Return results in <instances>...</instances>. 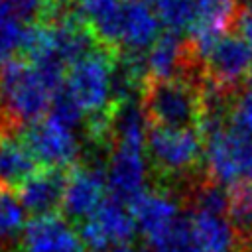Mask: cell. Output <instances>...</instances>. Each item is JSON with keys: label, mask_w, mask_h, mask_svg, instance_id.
Instances as JSON below:
<instances>
[{"label": "cell", "mask_w": 252, "mask_h": 252, "mask_svg": "<svg viewBox=\"0 0 252 252\" xmlns=\"http://www.w3.org/2000/svg\"><path fill=\"white\" fill-rule=\"evenodd\" d=\"M191 203H193V211L228 215V191L222 189V185L215 183L213 179L199 181L193 185Z\"/></svg>", "instance_id": "cell-22"}, {"label": "cell", "mask_w": 252, "mask_h": 252, "mask_svg": "<svg viewBox=\"0 0 252 252\" xmlns=\"http://www.w3.org/2000/svg\"><path fill=\"white\" fill-rule=\"evenodd\" d=\"M136 232L132 211L118 199H106L87 220H83L81 236L94 250H108L126 244Z\"/></svg>", "instance_id": "cell-10"}, {"label": "cell", "mask_w": 252, "mask_h": 252, "mask_svg": "<svg viewBox=\"0 0 252 252\" xmlns=\"http://www.w3.org/2000/svg\"><path fill=\"white\" fill-rule=\"evenodd\" d=\"M24 252H71L79 246L73 226L57 217H33L22 232Z\"/></svg>", "instance_id": "cell-13"}, {"label": "cell", "mask_w": 252, "mask_h": 252, "mask_svg": "<svg viewBox=\"0 0 252 252\" xmlns=\"http://www.w3.org/2000/svg\"><path fill=\"white\" fill-rule=\"evenodd\" d=\"M152 248H154V252H201L195 246L185 220L179 224V228L173 234H169L167 238H163L159 244H156Z\"/></svg>", "instance_id": "cell-24"}, {"label": "cell", "mask_w": 252, "mask_h": 252, "mask_svg": "<svg viewBox=\"0 0 252 252\" xmlns=\"http://www.w3.org/2000/svg\"><path fill=\"white\" fill-rule=\"evenodd\" d=\"M203 136L197 128L171 130L150 126L146 138V154L154 169L169 177L191 175L203 156Z\"/></svg>", "instance_id": "cell-4"}, {"label": "cell", "mask_w": 252, "mask_h": 252, "mask_svg": "<svg viewBox=\"0 0 252 252\" xmlns=\"http://www.w3.org/2000/svg\"><path fill=\"white\" fill-rule=\"evenodd\" d=\"M71 252H85V250H83V248H81V246H77V248H73V250H71Z\"/></svg>", "instance_id": "cell-28"}, {"label": "cell", "mask_w": 252, "mask_h": 252, "mask_svg": "<svg viewBox=\"0 0 252 252\" xmlns=\"http://www.w3.org/2000/svg\"><path fill=\"white\" fill-rule=\"evenodd\" d=\"M205 75L215 85L240 93L252 77V45L230 32L217 39L203 55Z\"/></svg>", "instance_id": "cell-6"}, {"label": "cell", "mask_w": 252, "mask_h": 252, "mask_svg": "<svg viewBox=\"0 0 252 252\" xmlns=\"http://www.w3.org/2000/svg\"><path fill=\"white\" fill-rule=\"evenodd\" d=\"M28 28L30 26L22 24L4 4V0H0V65L14 59L16 51L24 47Z\"/></svg>", "instance_id": "cell-20"}, {"label": "cell", "mask_w": 252, "mask_h": 252, "mask_svg": "<svg viewBox=\"0 0 252 252\" xmlns=\"http://www.w3.org/2000/svg\"><path fill=\"white\" fill-rule=\"evenodd\" d=\"M67 175L63 169H39L18 189V199L35 217L53 215L63 203Z\"/></svg>", "instance_id": "cell-14"}, {"label": "cell", "mask_w": 252, "mask_h": 252, "mask_svg": "<svg viewBox=\"0 0 252 252\" xmlns=\"http://www.w3.org/2000/svg\"><path fill=\"white\" fill-rule=\"evenodd\" d=\"M106 252H142L138 246H134V244H130V242H126V244H118V246H112V248H108Z\"/></svg>", "instance_id": "cell-27"}, {"label": "cell", "mask_w": 252, "mask_h": 252, "mask_svg": "<svg viewBox=\"0 0 252 252\" xmlns=\"http://www.w3.org/2000/svg\"><path fill=\"white\" fill-rule=\"evenodd\" d=\"M236 30H238V35H242L252 45V0L244 2L238 24H236Z\"/></svg>", "instance_id": "cell-25"}, {"label": "cell", "mask_w": 252, "mask_h": 252, "mask_svg": "<svg viewBox=\"0 0 252 252\" xmlns=\"http://www.w3.org/2000/svg\"><path fill=\"white\" fill-rule=\"evenodd\" d=\"M140 106L154 128L187 130L199 126V89L183 79L148 77L140 91Z\"/></svg>", "instance_id": "cell-1"}, {"label": "cell", "mask_w": 252, "mask_h": 252, "mask_svg": "<svg viewBox=\"0 0 252 252\" xmlns=\"http://www.w3.org/2000/svg\"><path fill=\"white\" fill-rule=\"evenodd\" d=\"M242 2H248V0H242Z\"/></svg>", "instance_id": "cell-29"}, {"label": "cell", "mask_w": 252, "mask_h": 252, "mask_svg": "<svg viewBox=\"0 0 252 252\" xmlns=\"http://www.w3.org/2000/svg\"><path fill=\"white\" fill-rule=\"evenodd\" d=\"M159 26L150 0H124L118 51H146L159 37Z\"/></svg>", "instance_id": "cell-15"}, {"label": "cell", "mask_w": 252, "mask_h": 252, "mask_svg": "<svg viewBox=\"0 0 252 252\" xmlns=\"http://www.w3.org/2000/svg\"><path fill=\"white\" fill-rule=\"evenodd\" d=\"M106 177L104 169L96 163L75 165L67 173L65 193H63V211L77 220H87L104 201Z\"/></svg>", "instance_id": "cell-11"}, {"label": "cell", "mask_w": 252, "mask_h": 252, "mask_svg": "<svg viewBox=\"0 0 252 252\" xmlns=\"http://www.w3.org/2000/svg\"><path fill=\"white\" fill-rule=\"evenodd\" d=\"M189 234L201 252H236V226L228 215L193 211L187 220Z\"/></svg>", "instance_id": "cell-16"}, {"label": "cell", "mask_w": 252, "mask_h": 252, "mask_svg": "<svg viewBox=\"0 0 252 252\" xmlns=\"http://www.w3.org/2000/svg\"><path fill=\"white\" fill-rule=\"evenodd\" d=\"M114 53L96 47L67 69L65 89L87 116H96L112 106Z\"/></svg>", "instance_id": "cell-3"}, {"label": "cell", "mask_w": 252, "mask_h": 252, "mask_svg": "<svg viewBox=\"0 0 252 252\" xmlns=\"http://www.w3.org/2000/svg\"><path fill=\"white\" fill-rule=\"evenodd\" d=\"M22 142L33 156L35 163H41L45 169H65L77 161L81 152L77 134L49 116L30 124L22 132Z\"/></svg>", "instance_id": "cell-7"}, {"label": "cell", "mask_w": 252, "mask_h": 252, "mask_svg": "<svg viewBox=\"0 0 252 252\" xmlns=\"http://www.w3.org/2000/svg\"><path fill=\"white\" fill-rule=\"evenodd\" d=\"M159 24L169 33L181 35L195 22V0H150Z\"/></svg>", "instance_id": "cell-19"}, {"label": "cell", "mask_w": 252, "mask_h": 252, "mask_svg": "<svg viewBox=\"0 0 252 252\" xmlns=\"http://www.w3.org/2000/svg\"><path fill=\"white\" fill-rule=\"evenodd\" d=\"M35 173V159L18 138V134H6L0 138V183L4 189L24 185Z\"/></svg>", "instance_id": "cell-18"}, {"label": "cell", "mask_w": 252, "mask_h": 252, "mask_svg": "<svg viewBox=\"0 0 252 252\" xmlns=\"http://www.w3.org/2000/svg\"><path fill=\"white\" fill-rule=\"evenodd\" d=\"M148 159L146 148L136 146H112L104 163L106 187L118 201H134L140 197L148 183Z\"/></svg>", "instance_id": "cell-9"}, {"label": "cell", "mask_w": 252, "mask_h": 252, "mask_svg": "<svg viewBox=\"0 0 252 252\" xmlns=\"http://www.w3.org/2000/svg\"><path fill=\"white\" fill-rule=\"evenodd\" d=\"M26 228V209L18 195L0 189V240H12Z\"/></svg>", "instance_id": "cell-21"}, {"label": "cell", "mask_w": 252, "mask_h": 252, "mask_svg": "<svg viewBox=\"0 0 252 252\" xmlns=\"http://www.w3.org/2000/svg\"><path fill=\"white\" fill-rule=\"evenodd\" d=\"M18 132H20V128L6 116L4 108H2V102H0V138L6 136V134H18Z\"/></svg>", "instance_id": "cell-26"}, {"label": "cell", "mask_w": 252, "mask_h": 252, "mask_svg": "<svg viewBox=\"0 0 252 252\" xmlns=\"http://www.w3.org/2000/svg\"><path fill=\"white\" fill-rule=\"evenodd\" d=\"M205 140L209 179L228 187L252 183V136L226 128Z\"/></svg>", "instance_id": "cell-5"}, {"label": "cell", "mask_w": 252, "mask_h": 252, "mask_svg": "<svg viewBox=\"0 0 252 252\" xmlns=\"http://www.w3.org/2000/svg\"><path fill=\"white\" fill-rule=\"evenodd\" d=\"M51 98V89L28 61L14 57L0 65V102L18 128L41 120Z\"/></svg>", "instance_id": "cell-2"}, {"label": "cell", "mask_w": 252, "mask_h": 252, "mask_svg": "<svg viewBox=\"0 0 252 252\" xmlns=\"http://www.w3.org/2000/svg\"><path fill=\"white\" fill-rule=\"evenodd\" d=\"M132 219L136 230L152 244H159L163 238L173 234L181 220L179 201L167 189H150L132 201Z\"/></svg>", "instance_id": "cell-8"}, {"label": "cell", "mask_w": 252, "mask_h": 252, "mask_svg": "<svg viewBox=\"0 0 252 252\" xmlns=\"http://www.w3.org/2000/svg\"><path fill=\"white\" fill-rule=\"evenodd\" d=\"M228 219L234 226L252 228V183L228 189Z\"/></svg>", "instance_id": "cell-23"}, {"label": "cell", "mask_w": 252, "mask_h": 252, "mask_svg": "<svg viewBox=\"0 0 252 252\" xmlns=\"http://www.w3.org/2000/svg\"><path fill=\"white\" fill-rule=\"evenodd\" d=\"M71 6L100 47L110 53L120 49L124 0H73Z\"/></svg>", "instance_id": "cell-12"}, {"label": "cell", "mask_w": 252, "mask_h": 252, "mask_svg": "<svg viewBox=\"0 0 252 252\" xmlns=\"http://www.w3.org/2000/svg\"><path fill=\"white\" fill-rule=\"evenodd\" d=\"M148 73L158 79H181L185 65L191 57L189 39H181L177 33H161L146 53Z\"/></svg>", "instance_id": "cell-17"}]
</instances>
